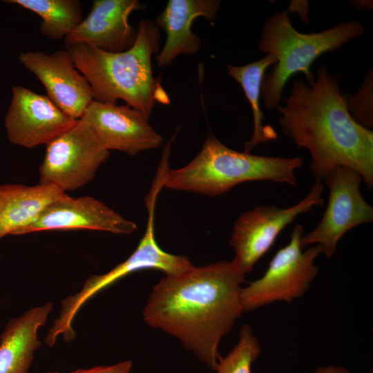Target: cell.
<instances>
[{
    "mask_svg": "<svg viewBox=\"0 0 373 373\" xmlns=\"http://www.w3.org/2000/svg\"><path fill=\"white\" fill-rule=\"evenodd\" d=\"M4 2L28 10L41 19L40 32L51 39L66 38L82 21L78 0H6Z\"/></svg>",
    "mask_w": 373,
    "mask_h": 373,
    "instance_id": "obj_20",
    "label": "cell"
},
{
    "mask_svg": "<svg viewBox=\"0 0 373 373\" xmlns=\"http://www.w3.org/2000/svg\"><path fill=\"white\" fill-rule=\"evenodd\" d=\"M46 146L39 169V183L55 186L64 193L91 182L110 156L82 118Z\"/></svg>",
    "mask_w": 373,
    "mask_h": 373,
    "instance_id": "obj_8",
    "label": "cell"
},
{
    "mask_svg": "<svg viewBox=\"0 0 373 373\" xmlns=\"http://www.w3.org/2000/svg\"><path fill=\"white\" fill-rule=\"evenodd\" d=\"M261 353V345L251 327L245 324L231 351L218 362L216 373H251V365Z\"/></svg>",
    "mask_w": 373,
    "mask_h": 373,
    "instance_id": "obj_21",
    "label": "cell"
},
{
    "mask_svg": "<svg viewBox=\"0 0 373 373\" xmlns=\"http://www.w3.org/2000/svg\"><path fill=\"white\" fill-rule=\"evenodd\" d=\"M339 75L321 66L312 84L294 81L284 104L277 107L283 133L312 156L316 180L335 169L356 171L367 188H373V131L358 123L349 112Z\"/></svg>",
    "mask_w": 373,
    "mask_h": 373,
    "instance_id": "obj_2",
    "label": "cell"
},
{
    "mask_svg": "<svg viewBox=\"0 0 373 373\" xmlns=\"http://www.w3.org/2000/svg\"><path fill=\"white\" fill-rule=\"evenodd\" d=\"M303 235V227L296 224L289 243L275 254L265 274L242 288L244 312L275 302L289 303L307 291L318 274V267L314 262L322 251L318 245L303 250L300 245Z\"/></svg>",
    "mask_w": 373,
    "mask_h": 373,
    "instance_id": "obj_7",
    "label": "cell"
},
{
    "mask_svg": "<svg viewBox=\"0 0 373 373\" xmlns=\"http://www.w3.org/2000/svg\"><path fill=\"white\" fill-rule=\"evenodd\" d=\"M323 191L322 180H316L305 198L291 207L258 206L242 213L234 223L229 240L238 267L244 274L252 271L280 233L298 215L323 205Z\"/></svg>",
    "mask_w": 373,
    "mask_h": 373,
    "instance_id": "obj_9",
    "label": "cell"
},
{
    "mask_svg": "<svg viewBox=\"0 0 373 373\" xmlns=\"http://www.w3.org/2000/svg\"><path fill=\"white\" fill-rule=\"evenodd\" d=\"M65 193L46 184L0 185V240L8 235H21L50 204Z\"/></svg>",
    "mask_w": 373,
    "mask_h": 373,
    "instance_id": "obj_18",
    "label": "cell"
},
{
    "mask_svg": "<svg viewBox=\"0 0 373 373\" xmlns=\"http://www.w3.org/2000/svg\"><path fill=\"white\" fill-rule=\"evenodd\" d=\"M160 44L159 28L143 19L133 46L125 51L107 52L82 44L66 48L90 85L95 101L116 104L121 99L149 117L157 102H169L152 70L151 58Z\"/></svg>",
    "mask_w": 373,
    "mask_h": 373,
    "instance_id": "obj_3",
    "label": "cell"
},
{
    "mask_svg": "<svg viewBox=\"0 0 373 373\" xmlns=\"http://www.w3.org/2000/svg\"><path fill=\"white\" fill-rule=\"evenodd\" d=\"M19 60L42 83L46 95L59 108L74 119L82 117L94 95L67 48L52 54L38 50L22 52Z\"/></svg>",
    "mask_w": 373,
    "mask_h": 373,
    "instance_id": "obj_13",
    "label": "cell"
},
{
    "mask_svg": "<svg viewBox=\"0 0 373 373\" xmlns=\"http://www.w3.org/2000/svg\"><path fill=\"white\" fill-rule=\"evenodd\" d=\"M245 276L233 260L166 275L152 287L144 320L178 338L216 371L220 342L244 312L240 293Z\"/></svg>",
    "mask_w": 373,
    "mask_h": 373,
    "instance_id": "obj_1",
    "label": "cell"
},
{
    "mask_svg": "<svg viewBox=\"0 0 373 373\" xmlns=\"http://www.w3.org/2000/svg\"><path fill=\"white\" fill-rule=\"evenodd\" d=\"M160 189L159 186L153 184L147 196V225L135 251L124 261L108 272L88 277L78 292L61 301L59 316L45 337L44 342L48 347L53 346L59 336L66 342L73 341L76 336L73 323L79 311L92 297L119 279L143 269H157L166 275L174 274L193 265L187 256L166 252L157 243L154 228L155 205Z\"/></svg>",
    "mask_w": 373,
    "mask_h": 373,
    "instance_id": "obj_6",
    "label": "cell"
},
{
    "mask_svg": "<svg viewBox=\"0 0 373 373\" xmlns=\"http://www.w3.org/2000/svg\"><path fill=\"white\" fill-rule=\"evenodd\" d=\"M220 8L219 0H169L155 19L166 39L155 57L158 67L169 65L180 55L197 53L201 46L199 37L191 30L194 20L204 17L213 20Z\"/></svg>",
    "mask_w": 373,
    "mask_h": 373,
    "instance_id": "obj_16",
    "label": "cell"
},
{
    "mask_svg": "<svg viewBox=\"0 0 373 373\" xmlns=\"http://www.w3.org/2000/svg\"><path fill=\"white\" fill-rule=\"evenodd\" d=\"M76 120L64 113L47 95L21 85L12 86L4 119L10 143L28 149L46 146Z\"/></svg>",
    "mask_w": 373,
    "mask_h": 373,
    "instance_id": "obj_11",
    "label": "cell"
},
{
    "mask_svg": "<svg viewBox=\"0 0 373 373\" xmlns=\"http://www.w3.org/2000/svg\"><path fill=\"white\" fill-rule=\"evenodd\" d=\"M365 32L361 23L352 20L321 32L302 33L294 27L287 10L276 12L267 17L258 48L266 55H273L276 63L262 79L261 95L265 108H277L284 87L293 75L301 73L305 75L306 82L312 84L315 75L311 67L318 57L337 50Z\"/></svg>",
    "mask_w": 373,
    "mask_h": 373,
    "instance_id": "obj_5",
    "label": "cell"
},
{
    "mask_svg": "<svg viewBox=\"0 0 373 373\" xmlns=\"http://www.w3.org/2000/svg\"><path fill=\"white\" fill-rule=\"evenodd\" d=\"M314 373H352L348 369L341 365H328L316 368Z\"/></svg>",
    "mask_w": 373,
    "mask_h": 373,
    "instance_id": "obj_25",
    "label": "cell"
},
{
    "mask_svg": "<svg viewBox=\"0 0 373 373\" xmlns=\"http://www.w3.org/2000/svg\"><path fill=\"white\" fill-rule=\"evenodd\" d=\"M149 117L126 104L93 100L82 118L104 149L134 156L163 143L162 136L151 126Z\"/></svg>",
    "mask_w": 373,
    "mask_h": 373,
    "instance_id": "obj_12",
    "label": "cell"
},
{
    "mask_svg": "<svg viewBox=\"0 0 373 373\" xmlns=\"http://www.w3.org/2000/svg\"><path fill=\"white\" fill-rule=\"evenodd\" d=\"M144 8L138 0H94L87 17L65 38V45L82 44L107 52L125 51L137 38L128 17Z\"/></svg>",
    "mask_w": 373,
    "mask_h": 373,
    "instance_id": "obj_14",
    "label": "cell"
},
{
    "mask_svg": "<svg viewBox=\"0 0 373 373\" xmlns=\"http://www.w3.org/2000/svg\"><path fill=\"white\" fill-rule=\"evenodd\" d=\"M137 229L104 202L90 196L73 198L65 193L50 204L21 235L33 232L88 229L115 234H131Z\"/></svg>",
    "mask_w": 373,
    "mask_h": 373,
    "instance_id": "obj_15",
    "label": "cell"
},
{
    "mask_svg": "<svg viewBox=\"0 0 373 373\" xmlns=\"http://www.w3.org/2000/svg\"><path fill=\"white\" fill-rule=\"evenodd\" d=\"M276 63L271 55L243 66L227 64L229 75L242 87L251 106L254 130L251 138L245 144V153H249L256 146L277 138L278 135L270 125H264L263 113L260 106L262 79L267 68Z\"/></svg>",
    "mask_w": 373,
    "mask_h": 373,
    "instance_id": "obj_19",
    "label": "cell"
},
{
    "mask_svg": "<svg viewBox=\"0 0 373 373\" xmlns=\"http://www.w3.org/2000/svg\"><path fill=\"white\" fill-rule=\"evenodd\" d=\"M346 104L353 118L363 126L373 127V70L370 68L358 91L348 97Z\"/></svg>",
    "mask_w": 373,
    "mask_h": 373,
    "instance_id": "obj_22",
    "label": "cell"
},
{
    "mask_svg": "<svg viewBox=\"0 0 373 373\" xmlns=\"http://www.w3.org/2000/svg\"><path fill=\"white\" fill-rule=\"evenodd\" d=\"M324 180L329 189L326 209L315 229L302 236L300 245L303 249L318 245L329 258L348 231L373 221V207L362 195L363 178L356 171L337 167Z\"/></svg>",
    "mask_w": 373,
    "mask_h": 373,
    "instance_id": "obj_10",
    "label": "cell"
},
{
    "mask_svg": "<svg viewBox=\"0 0 373 373\" xmlns=\"http://www.w3.org/2000/svg\"><path fill=\"white\" fill-rule=\"evenodd\" d=\"M52 309L53 304L46 303L8 321L0 335V373H29L41 345L39 330Z\"/></svg>",
    "mask_w": 373,
    "mask_h": 373,
    "instance_id": "obj_17",
    "label": "cell"
},
{
    "mask_svg": "<svg viewBox=\"0 0 373 373\" xmlns=\"http://www.w3.org/2000/svg\"><path fill=\"white\" fill-rule=\"evenodd\" d=\"M171 140L165 146L158 170L162 187L217 196L245 182L271 181L295 186V170L302 157H279L239 152L223 144L211 132L198 155L185 166L169 169Z\"/></svg>",
    "mask_w": 373,
    "mask_h": 373,
    "instance_id": "obj_4",
    "label": "cell"
},
{
    "mask_svg": "<svg viewBox=\"0 0 373 373\" xmlns=\"http://www.w3.org/2000/svg\"><path fill=\"white\" fill-rule=\"evenodd\" d=\"M132 361L126 360L111 365H100L88 369H78L66 373H130ZM46 373H62L59 372H48Z\"/></svg>",
    "mask_w": 373,
    "mask_h": 373,
    "instance_id": "obj_23",
    "label": "cell"
},
{
    "mask_svg": "<svg viewBox=\"0 0 373 373\" xmlns=\"http://www.w3.org/2000/svg\"><path fill=\"white\" fill-rule=\"evenodd\" d=\"M286 10L296 12L304 23H309V3L307 1H291Z\"/></svg>",
    "mask_w": 373,
    "mask_h": 373,
    "instance_id": "obj_24",
    "label": "cell"
}]
</instances>
